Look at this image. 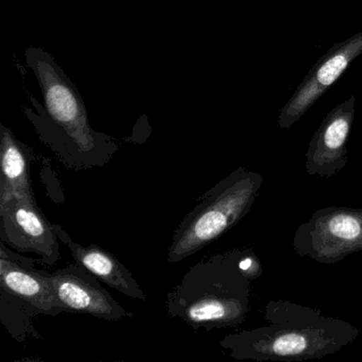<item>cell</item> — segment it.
Returning a JSON list of instances; mask_svg holds the SVG:
<instances>
[{"mask_svg": "<svg viewBox=\"0 0 362 362\" xmlns=\"http://www.w3.org/2000/svg\"><path fill=\"white\" fill-rule=\"evenodd\" d=\"M355 96L337 105L326 115L309 143L306 173L315 177H329L346 167V144L353 128Z\"/></svg>", "mask_w": 362, "mask_h": 362, "instance_id": "9c48e42d", "label": "cell"}, {"mask_svg": "<svg viewBox=\"0 0 362 362\" xmlns=\"http://www.w3.org/2000/svg\"><path fill=\"white\" fill-rule=\"evenodd\" d=\"M362 54V33L336 44L311 67L279 116V127L289 129L342 77Z\"/></svg>", "mask_w": 362, "mask_h": 362, "instance_id": "ba28073f", "label": "cell"}, {"mask_svg": "<svg viewBox=\"0 0 362 362\" xmlns=\"http://www.w3.org/2000/svg\"><path fill=\"white\" fill-rule=\"evenodd\" d=\"M243 253V249L222 252L194 264L167 296L169 317L207 332L243 324L253 281L241 267Z\"/></svg>", "mask_w": 362, "mask_h": 362, "instance_id": "3957f363", "label": "cell"}, {"mask_svg": "<svg viewBox=\"0 0 362 362\" xmlns=\"http://www.w3.org/2000/svg\"><path fill=\"white\" fill-rule=\"evenodd\" d=\"M0 238L20 253L37 254L39 264L54 266L60 259V239L35 197H13L0 204Z\"/></svg>", "mask_w": 362, "mask_h": 362, "instance_id": "8992f818", "label": "cell"}, {"mask_svg": "<svg viewBox=\"0 0 362 362\" xmlns=\"http://www.w3.org/2000/svg\"><path fill=\"white\" fill-rule=\"evenodd\" d=\"M294 252L320 264H336L362 251V209L329 206L317 209L293 237Z\"/></svg>", "mask_w": 362, "mask_h": 362, "instance_id": "5b68a950", "label": "cell"}, {"mask_svg": "<svg viewBox=\"0 0 362 362\" xmlns=\"http://www.w3.org/2000/svg\"><path fill=\"white\" fill-rule=\"evenodd\" d=\"M0 322L10 334L20 342L28 338L40 339L33 322L37 315H42L41 311L9 292L0 290Z\"/></svg>", "mask_w": 362, "mask_h": 362, "instance_id": "4fadbf2b", "label": "cell"}, {"mask_svg": "<svg viewBox=\"0 0 362 362\" xmlns=\"http://www.w3.org/2000/svg\"><path fill=\"white\" fill-rule=\"evenodd\" d=\"M52 226L61 243L69 247L77 264L88 269L103 284L122 292L124 296L134 300H147L145 292L131 271L111 252L94 243L84 247L75 243L60 224H52Z\"/></svg>", "mask_w": 362, "mask_h": 362, "instance_id": "8fae6325", "label": "cell"}, {"mask_svg": "<svg viewBox=\"0 0 362 362\" xmlns=\"http://www.w3.org/2000/svg\"><path fill=\"white\" fill-rule=\"evenodd\" d=\"M1 241L0 245V290L37 307L42 315L62 313L54 293L41 270L35 268L37 259L12 252Z\"/></svg>", "mask_w": 362, "mask_h": 362, "instance_id": "30bf717a", "label": "cell"}, {"mask_svg": "<svg viewBox=\"0 0 362 362\" xmlns=\"http://www.w3.org/2000/svg\"><path fill=\"white\" fill-rule=\"evenodd\" d=\"M269 325L228 334L220 341L236 360L306 361L339 353L359 336L349 322L286 300H270Z\"/></svg>", "mask_w": 362, "mask_h": 362, "instance_id": "7a4b0ae2", "label": "cell"}, {"mask_svg": "<svg viewBox=\"0 0 362 362\" xmlns=\"http://www.w3.org/2000/svg\"><path fill=\"white\" fill-rule=\"evenodd\" d=\"M25 59L43 94L44 105L30 96L35 110L24 109L40 139L67 169L79 171L109 164L119 146L90 127L79 90L54 56L42 48L29 47Z\"/></svg>", "mask_w": 362, "mask_h": 362, "instance_id": "6da1fadb", "label": "cell"}, {"mask_svg": "<svg viewBox=\"0 0 362 362\" xmlns=\"http://www.w3.org/2000/svg\"><path fill=\"white\" fill-rule=\"evenodd\" d=\"M262 183L260 173L238 167L207 190L173 233L168 262H182L234 228L251 211Z\"/></svg>", "mask_w": 362, "mask_h": 362, "instance_id": "277c9868", "label": "cell"}, {"mask_svg": "<svg viewBox=\"0 0 362 362\" xmlns=\"http://www.w3.org/2000/svg\"><path fill=\"white\" fill-rule=\"evenodd\" d=\"M41 270L62 313H86L107 321L134 317L100 284V279L80 264L54 272Z\"/></svg>", "mask_w": 362, "mask_h": 362, "instance_id": "52a82bcc", "label": "cell"}, {"mask_svg": "<svg viewBox=\"0 0 362 362\" xmlns=\"http://www.w3.org/2000/svg\"><path fill=\"white\" fill-rule=\"evenodd\" d=\"M33 149L0 124V204L13 197H35L30 181Z\"/></svg>", "mask_w": 362, "mask_h": 362, "instance_id": "7c38bea8", "label": "cell"}]
</instances>
